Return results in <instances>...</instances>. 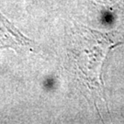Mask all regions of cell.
Returning a JSON list of instances; mask_svg holds the SVG:
<instances>
[{
	"mask_svg": "<svg viewBox=\"0 0 124 124\" xmlns=\"http://www.w3.org/2000/svg\"><path fill=\"white\" fill-rule=\"evenodd\" d=\"M71 55L78 74L89 88L101 89V72L108 53L121 42H114L98 31L81 28L75 32Z\"/></svg>",
	"mask_w": 124,
	"mask_h": 124,
	"instance_id": "6da1fadb",
	"label": "cell"
}]
</instances>
